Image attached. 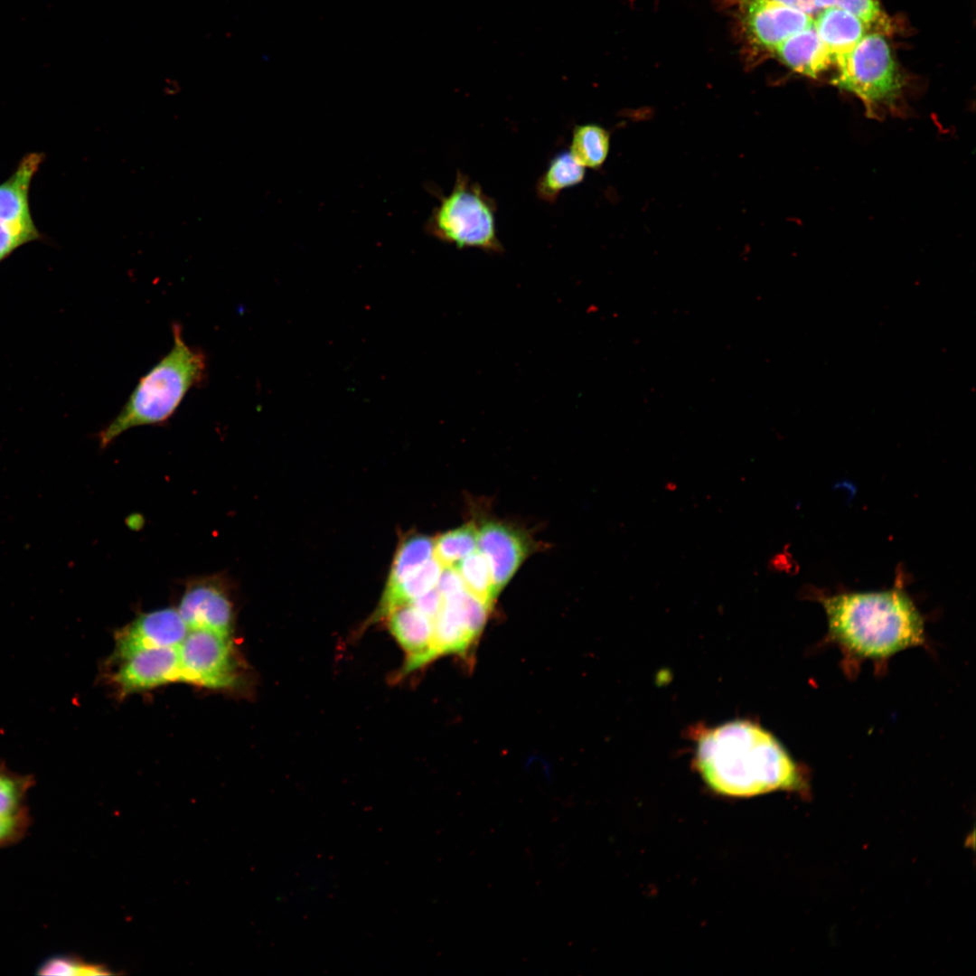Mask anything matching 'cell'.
<instances>
[{
  "mask_svg": "<svg viewBox=\"0 0 976 976\" xmlns=\"http://www.w3.org/2000/svg\"><path fill=\"white\" fill-rule=\"evenodd\" d=\"M695 765L708 785L723 795L745 797L804 789L801 769L786 749L770 732L746 720L702 733Z\"/></svg>",
  "mask_w": 976,
  "mask_h": 976,
  "instance_id": "obj_1",
  "label": "cell"
},
{
  "mask_svg": "<svg viewBox=\"0 0 976 976\" xmlns=\"http://www.w3.org/2000/svg\"><path fill=\"white\" fill-rule=\"evenodd\" d=\"M820 601L829 638L854 658L883 660L925 642L923 617L899 587L838 594Z\"/></svg>",
  "mask_w": 976,
  "mask_h": 976,
  "instance_id": "obj_2",
  "label": "cell"
},
{
  "mask_svg": "<svg viewBox=\"0 0 976 976\" xmlns=\"http://www.w3.org/2000/svg\"><path fill=\"white\" fill-rule=\"evenodd\" d=\"M172 328L171 350L139 380L116 418L98 434L100 448L131 428L165 423L189 390L204 379L205 354L185 343L180 324Z\"/></svg>",
  "mask_w": 976,
  "mask_h": 976,
  "instance_id": "obj_3",
  "label": "cell"
},
{
  "mask_svg": "<svg viewBox=\"0 0 976 976\" xmlns=\"http://www.w3.org/2000/svg\"><path fill=\"white\" fill-rule=\"evenodd\" d=\"M495 212L493 199L477 183L457 172L452 191L441 196L434 208L427 231L459 249L501 253L503 248L497 235Z\"/></svg>",
  "mask_w": 976,
  "mask_h": 976,
  "instance_id": "obj_4",
  "label": "cell"
},
{
  "mask_svg": "<svg viewBox=\"0 0 976 976\" xmlns=\"http://www.w3.org/2000/svg\"><path fill=\"white\" fill-rule=\"evenodd\" d=\"M836 65L833 84L858 96L869 110L895 107L903 84L882 34H865Z\"/></svg>",
  "mask_w": 976,
  "mask_h": 976,
  "instance_id": "obj_5",
  "label": "cell"
},
{
  "mask_svg": "<svg viewBox=\"0 0 976 976\" xmlns=\"http://www.w3.org/2000/svg\"><path fill=\"white\" fill-rule=\"evenodd\" d=\"M180 680L210 689L238 683L239 663L231 636L209 630H189L178 646Z\"/></svg>",
  "mask_w": 976,
  "mask_h": 976,
  "instance_id": "obj_6",
  "label": "cell"
},
{
  "mask_svg": "<svg viewBox=\"0 0 976 976\" xmlns=\"http://www.w3.org/2000/svg\"><path fill=\"white\" fill-rule=\"evenodd\" d=\"M42 161V153L26 154L0 183V263L22 246L42 239L30 207L31 184Z\"/></svg>",
  "mask_w": 976,
  "mask_h": 976,
  "instance_id": "obj_7",
  "label": "cell"
},
{
  "mask_svg": "<svg viewBox=\"0 0 976 976\" xmlns=\"http://www.w3.org/2000/svg\"><path fill=\"white\" fill-rule=\"evenodd\" d=\"M177 610L189 630L231 636L234 605L230 579L218 573L187 580Z\"/></svg>",
  "mask_w": 976,
  "mask_h": 976,
  "instance_id": "obj_8",
  "label": "cell"
},
{
  "mask_svg": "<svg viewBox=\"0 0 976 976\" xmlns=\"http://www.w3.org/2000/svg\"><path fill=\"white\" fill-rule=\"evenodd\" d=\"M188 632L177 608L141 614L117 632L113 659L121 661L145 650L178 647Z\"/></svg>",
  "mask_w": 976,
  "mask_h": 976,
  "instance_id": "obj_9",
  "label": "cell"
},
{
  "mask_svg": "<svg viewBox=\"0 0 976 976\" xmlns=\"http://www.w3.org/2000/svg\"><path fill=\"white\" fill-rule=\"evenodd\" d=\"M746 36L759 48L774 50L791 35L813 23V17L770 0H740Z\"/></svg>",
  "mask_w": 976,
  "mask_h": 976,
  "instance_id": "obj_10",
  "label": "cell"
},
{
  "mask_svg": "<svg viewBox=\"0 0 976 976\" xmlns=\"http://www.w3.org/2000/svg\"><path fill=\"white\" fill-rule=\"evenodd\" d=\"M477 547L487 561L497 596L527 557V538L505 523L487 521L478 530Z\"/></svg>",
  "mask_w": 976,
  "mask_h": 976,
  "instance_id": "obj_11",
  "label": "cell"
},
{
  "mask_svg": "<svg viewBox=\"0 0 976 976\" xmlns=\"http://www.w3.org/2000/svg\"><path fill=\"white\" fill-rule=\"evenodd\" d=\"M121 662L113 681L124 693L180 680L178 647L140 651Z\"/></svg>",
  "mask_w": 976,
  "mask_h": 976,
  "instance_id": "obj_12",
  "label": "cell"
},
{
  "mask_svg": "<svg viewBox=\"0 0 976 976\" xmlns=\"http://www.w3.org/2000/svg\"><path fill=\"white\" fill-rule=\"evenodd\" d=\"M385 619L391 634L405 652L402 672H410L437 658L434 645V625L410 605H402L387 613Z\"/></svg>",
  "mask_w": 976,
  "mask_h": 976,
  "instance_id": "obj_13",
  "label": "cell"
},
{
  "mask_svg": "<svg viewBox=\"0 0 976 976\" xmlns=\"http://www.w3.org/2000/svg\"><path fill=\"white\" fill-rule=\"evenodd\" d=\"M33 783L31 775L0 768V848L19 842L29 831L32 817L26 798Z\"/></svg>",
  "mask_w": 976,
  "mask_h": 976,
  "instance_id": "obj_14",
  "label": "cell"
},
{
  "mask_svg": "<svg viewBox=\"0 0 976 976\" xmlns=\"http://www.w3.org/2000/svg\"><path fill=\"white\" fill-rule=\"evenodd\" d=\"M774 52L793 71L814 79L834 64L813 23L791 35Z\"/></svg>",
  "mask_w": 976,
  "mask_h": 976,
  "instance_id": "obj_15",
  "label": "cell"
},
{
  "mask_svg": "<svg viewBox=\"0 0 976 976\" xmlns=\"http://www.w3.org/2000/svg\"><path fill=\"white\" fill-rule=\"evenodd\" d=\"M814 27L837 64L866 34L867 24L853 14L827 7L813 21Z\"/></svg>",
  "mask_w": 976,
  "mask_h": 976,
  "instance_id": "obj_16",
  "label": "cell"
},
{
  "mask_svg": "<svg viewBox=\"0 0 976 976\" xmlns=\"http://www.w3.org/2000/svg\"><path fill=\"white\" fill-rule=\"evenodd\" d=\"M464 591V590H463ZM443 598V605L434 624V645L437 657L446 653H463L474 642L462 615V592Z\"/></svg>",
  "mask_w": 976,
  "mask_h": 976,
  "instance_id": "obj_17",
  "label": "cell"
},
{
  "mask_svg": "<svg viewBox=\"0 0 976 976\" xmlns=\"http://www.w3.org/2000/svg\"><path fill=\"white\" fill-rule=\"evenodd\" d=\"M443 567L430 558L399 582L388 585L375 616L381 619L397 606L408 604L436 587Z\"/></svg>",
  "mask_w": 976,
  "mask_h": 976,
  "instance_id": "obj_18",
  "label": "cell"
},
{
  "mask_svg": "<svg viewBox=\"0 0 976 976\" xmlns=\"http://www.w3.org/2000/svg\"><path fill=\"white\" fill-rule=\"evenodd\" d=\"M585 169L569 151L556 155L536 183L537 196L546 202H555L564 189L583 181Z\"/></svg>",
  "mask_w": 976,
  "mask_h": 976,
  "instance_id": "obj_19",
  "label": "cell"
},
{
  "mask_svg": "<svg viewBox=\"0 0 976 976\" xmlns=\"http://www.w3.org/2000/svg\"><path fill=\"white\" fill-rule=\"evenodd\" d=\"M610 150V134L600 125H577L572 131L569 152L585 168L598 169Z\"/></svg>",
  "mask_w": 976,
  "mask_h": 976,
  "instance_id": "obj_20",
  "label": "cell"
},
{
  "mask_svg": "<svg viewBox=\"0 0 976 976\" xmlns=\"http://www.w3.org/2000/svg\"><path fill=\"white\" fill-rule=\"evenodd\" d=\"M478 530L473 523L449 530L434 540V558L445 567H455L477 547Z\"/></svg>",
  "mask_w": 976,
  "mask_h": 976,
  "instance_id": "obj_21",
  "label": "cell"
},
{
  "mask_svg": "<svg viewBox=\"0 0 976 976\" xmlns=\"http://www.w3.org/2000/svg\"><path fill=\"white\" fill-rule=\"evenodd\" d=\"M434 552V540L423 535L406 539L397 550L388 585L401 581L427 562Z\"/></svg>",
  "mask_w": 976,
  "mask_h": 976,
  "instance_id": "obj_22",
  "label": "cell"
},
{
  "mask_svg": "<svg viewBox=\"0 0 976 976\" xmlns=\"http://www.w3.org/2000/svg\"><path fill=\"white\" fill-rule=\"evenodd\" d=\"M455 568L462 577L465 590L492 606L496 596L490 568L483 554L474 550L460 560Z\"/></svg>",
  "mask_w": 976,
  "mask_h": 976,
  "instance_id": "obj_23",
  "label": "cell"
},
{
  "mask_svg": "<svg viewBox=\"0 0 976 976\" xmlns=\"http://www.w3.org/2000/svg\"><path fill=\"white\" fill-rule=\"evenodd\" d=\"M39 975H107L108 970L100 964L89 963L73 955H54L37 968Z\"/></svg>",
  "mask_w": 976,
  "mask_h": 976,
  "instance_id": "obj_24",
  "label": "cell"
},
{
  "mask_svg": "<svg viewBox=\"0 0 976 976\" xmlns=\"http://www.w3.org/2000/svg\"><path fill=\"white\" fill-rule=\"evenodd\" d=\"M817 9L838 7L858 16L868 24H886L884 15L876 0H812Z\"/></svg>",
  "mask_w": 976,
  "mask_h": 976,
  "instance_id": "obj_25",
  "label": "cell"
},
{
  "mask_svg": "<svg viewBox=\"0 0 976 976\" xmlns=\"http://www.w3.org/2000/svg\"><path fill=\"white\" fill-rule=\"evenodd\" d=\"M491 606L464 590L461 594V609L465 627L474 641L481 634Z\"/></svg>",
  "mask_w": 976,
  "mask_h": 976,
  "instance_id": "obj_26",
  "label": "cell"
},
{
  "mask_svg": "<svg viewBox=\"0 0 976 976\" xmlns=\"http://www.w3.org/2000/svg\"><path fill=\"white\" fill-rule=\"evenodd\" d=\"M443 601V596L436 587L427 593L422 595L421 596L406 605H410L419 613L427 616L430 621H432V623H434L436 617L441 610Z\"/></svg>",
  "mask_w": 976,
  "mask_h": 976,
  "instance_id": "obj_27",
  "label": "cell"
},
{
  "mask_svg": "<svg viewBox=\"0 0 976 976\" xmlns=\"http://www.w3.org/2000/svg\"><path fill=\"white\" fill-rule=\"evenodd\" d=\"M436 588L443 598L465 590L462 577L455 567H445L442 568Z\"/></svg>",
  "mask_w": 976,
  "mask_h": 976,
  "instance_id": "obj_28",
  "label": "cell"
},
{
  "mask_svg": "<svg viewBox=\"0 0 976 976\" xmlns=\"http://www.w3.org/2000/svg\"><path fill=\"white\" fill-rule=\"evenodd\" d=\"M776 2L800 11H802L810 15H812L817 12V8L812 0H770Z\"/></svg>",
  "mask_w": 976,
  "mask_h": 976,
  "instance_id": "obj_29",
  "label": "cell"
}]
</instances>
